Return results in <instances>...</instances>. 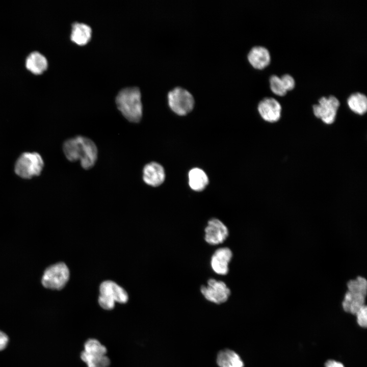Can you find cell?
I'll return each mask as SVG.
<instances>
[{"label": "cell", "instance_id": "cell-1", "mask_svg": "<svg viewBox=\"0 0 367 367\" xmlns=\"http://www.w3.org/2000/svg\"><path fill=\"white\" fill-rule=\"evenodd\" d=\"M63 150L66 158L70 162L80 161L85 170L92 168L97 159L98 149L90 139L77 136L66 140L63 144Z\"/></svg>", "mask_w": 367, "mask_h": 367}, {"label": "cell", "instance_id": "cell-2", "mask_svg": "<svg viewBox=\"0 0 367 367\" xmlns=\"http://www.w3.org/2000/svg\"><path fill=\"white\" fill-rule=\"evenodd\" d=\"M139 89L136 87L121 89L116 97V103L123 116L129 122L138 123L142 117L143 108Z\"/></svg>", "mask_w": 367, "mask_h": 367}, {"label": "cell", "instance_id": "cell-3", "mask_svg": "<svg viewBox=\"0 0 367 367\" xmlns=\"http://www.w3.org/2000/svg\"><path fill=\"white\" fill-rule=\"evenodd\" d=\"M168 103L171 110L176 114L184 116L191 112L195 106L192 93L181 86H176L167 94Z\"/></svg>", "mask_w": 367, "mask_h": 367}, {"label": "cell", "instance_id": "cell-4", "mask_svg": "<svg viewBox=\"0 0 367 367\" xmlns=\"http://www.w3.org/2000/svg\"><path fill=\"white\" fill-rule=\"evenodd\" d=\"M98 298L99 305L104 309L114 308L116 302L125 303L128 299L127 292L121 286L112 281H105L99 287Z\"/></svg>", "mask_w": 367, "mask_h": 367}, {"label": "cell", "instance_id": "cell-5", "mask_svg": "<svg viewBox=\"0 0 367 367\" xmlns=\"http://www.w3.org/2000/svg\"><path fill=\"white\" fill-rule=\"evenodd\" d=\"M43 161L37 152H24L18 158L14 167L15 173L23 178H31L40 175Z\"/></svg>", "mask_w": 367, "mask_h": 367}, {"label": "cell", "instance_id": "cell-6", "mask_svg": "<svg viewBox=\"0 0 367 367\" xmlns=\"http://www.w3.org/2000/svg\"><path fill=\"white\" fill-rule=\"evenodd\" d=\"M69 278L68 268L65 263L60 262L45 269L41 281L46 289L60 290L65 286Z\"/></svg>", "mask_w": 367, "mask_h": 367}, {"label": "cell", "instance_id": "cell-7", "mask_svg": "<svg viewBox=\"0 0 367 367\" xmlns=\"http://www.w3.org/2000/svg\"><path fill=\"white\" fill-rule=\"evenodd\" d=\"M339 105V101L335 96H322L318 103L312 106V111L317 118L326 124H331L335 121Z\"/></svg>", "mask_w": 367, "mask_h": 367}, {"label": "cell", "instance_id": "cell-8", "mask_svg": "<svg viewBox=\"0 0 367 367\" xmlns=\"http://www.w3.org/2000/svg\"><path fill=\"white\" fill-rule=\"evenodd\" d=\"M200 291L207 300L218 304L225 302L230 295V290L224 282L214 278L207 280L206 286L202 285Z\"/></svg>", "mask_w": 367, "mask_h": 367}, {"label": "cell", "instance_id": "cell-9", "mask_svg": "<svg viewBox=\"0 0 367 367\" xmlns=\"http://www.w3.org/2000/svg\"><path fill=\"white\" fill-rule=\"evenodd\" d=\"M204 231L205 242L212 245L223 243L229 235L227 226L221 220L215 218L208 220Z\"/></svg>", "mask_w": 367, "mask_h": 367}, {"label": "cell", "instance_id": "cell-10", "mask_svg": "<svg viewBox=\"0 0 367 367\" xmlns=\"http://www.w3.org/2000/svg\"><path fill=\"white\" fill-rule=\"evenodd\" d=\"M257 110L265 121L274 123L280 119L282 108L280 103L274 98L266 97L258 102Z\"/></svg>", "mask_w": 367, "mask_h": 367}, {"label": "cell", "instance_id": "cell-11", "mask_svg": "<svg viewBox=\"0 0 367 367\" xmlns=\"http://www.w3.org/2000/svg\"><path fill=\"white\" fill-rule=\"evenodd\" d=\"M232 257V252L228 247L217 249L213 254L211 266L213 270L217 274L225 275L228 273V265Z\"/></svg>", "mask_w": 367, "mask_h": 367}, {"label": "cell", "instance_id": "cell-12", "mask_svg": "<svg viewBox=\"0 0 367 367\" xmlns=\"http://www.w3.org/2000/svg\"><path fill=\"white\" fill-rule=\"evenodd\" d=\"M164 167L159 163L152 162L146 164L143 169V180L151 187H156L161 185L165 179Z\"/></svg>", "mask_w": 367, "mask_h": 367}, {"label": "cell", "instance_id": "cell-13", "mask_svg": "<svg viewBox=\"0 0 367 367\" xmlns=\"http://www.w3.org/2000/svg\"><path fill=\"white\" fill-rule=\"evenodd\" d=\"M247 59L253 68L262 69L270 64L271 56L269 50L266 47L255 45L249 50Z\"/></svg>", "mask_w": 367, "mask_h": 367}, {"label": "cell", "instance_id": "cell-14", "mask_svg": "<svg viewBox=\"0 0 367 367\" xmlns=\"http://www.w3.org/2000/svg\"><path fill=\"white\" fill-rule=\"evenodd\" d=\"M91 33V28L89 25L76 22L72 25L70 38L77 44L85 45L90 40Z\"/></svg>", "mask_w": 367, "mask_h": 367}, {"label": "cell", "instance_id": "cell-15", "mask_svg": "<svg viewBox=\"0 0 367 367\" xmlns=\"http://www.w3.org/2000/svg\"><path fill=\"white\" fill-rule=\"evenodd\" d=\"M217 362L220 367H244L240 356L229 349L220 351L217 357Z\"/></svg>", "mask_w": 367, "mask_h": 367}, {"label": "cell", "instance_id": "cell-16", "mask_svg": "<svg viewBox=\"0 0 367 367\" xmlns=\"http://www.w3.org/2000/svg\"><path fill=\"white\" fill-rule=\"evenodd\" d=\"M27 68L35 74H40L47 69L48 63L46 58L41 53L35 51L30 54L25 61Z\"/></svg>", "mask_w": 367, "mask_h": 367}, {"label": "cell", "instance_id": "cell-17", "mask_svg": "<svg viewBox=\"0 0 367 367\" xmlns=\"http://www.w3.org/2000/svg\"><path fill=\"white\" fill-rule=\"evenodd\" d=\"M188 177L189 186L195 191L203 190L208 184L207 175L203 170L199 168H194L190 170Z\"/></svg>", "mask_w": 367, "mask_h": 367}, {"label": "cell", "instance_id": "cell-18", "mask_svg": "<svg viewBox=\"0 0 367 367\" xmlns=\"http://www.w3.org/2000/svg\"><path fill=\"white\" fill-rule=\"evenodd\" d=\"M347 104L355 114L362 115L366 112L367 97L362 93L356 92L351 94L347 99Z\"/></svg>", "mask_w": 367, "mask_h": 367}, {"label": "cell", "instance_id": "cell-19", "mask_svg": "<svg viewBox=\"0 0 367 367\" xmlns=\"http://www.w3.org/2000/svg\"><path fill=\"white\" fill-rule=\"evenodd\" d=\"M81 358L88 367H109L110 364V360L106 354L87 353L83 351Z\"/></svg>", "mask_w": 367, "mask_h": 367}, {"label": "cell", "instance_id": "cell-20", "mask_svg": "<svg viewBox=\"0 0 367 367\" xmlns=\"http://www.w3.org/2000/svg\"><path fill=\"white\" fill-rule=\"evenodd\" d=\"M269 84L271 91L279 96L285 95L287 91L285 89L280 77L275 74L271 75L269 77Z\"/></svg>", "mask_w": 367, "mask_h": 367}, {"label": "cell", "instance_id": "cell-21", "mask_svg": "<svg viewBox=\"0 0 367 367\" xmlns=\"http://www.w3.org/2000/svg\"><path fill=\"white\" fill-rule=\"evenodd\" d=\"M357 322L359 326L365 328L367 326V310L365 305L356 313Z\"/></svg>", "mask_w": 367, "mask_h": 367}, {"label": "cell", "instance_id": "cell-22", "mask_svg": "<svg viewBox=\"0 0 367 367\" xmlns=\"http://www.w3.org/2000/svg\"><path fill=\"white\" fill-rule=\"evenodd\" d=\"M280 78L286 91L291 90L294 89L295 85V81L291 75L287 73L284 74L281 76Z\"/></svg>", "mask_w": 367, "mask_h": 367}, {"label": "cell", "instance_id": "cell-23", "mask_svg": "<svg viewBox=\"0 0 367 367\" xmlns=\"http://www.w3.org/2000/svg\"><path fill=\"white\" fill-rule=\"evenodd\" d=\"M8 337L3 332L0 331V351L4 349L8 343Z\"/></svg>", "mask_w": 367, "mask_h": 367}, {"label": "cell", "instance_id": "cell-24", "mask_svg": "<svg viewBox=\"0 0 367 367\" xmlns=\"http://www.w3.org/2000/svg\"><path fill=\"white\" fill-rule=\"evenodd\" d=\"M325 367H344V366L338 361L329 360L326 362Z\"/></svg>", "mask_w": 367, "mask_h": 367}]
</instances>
